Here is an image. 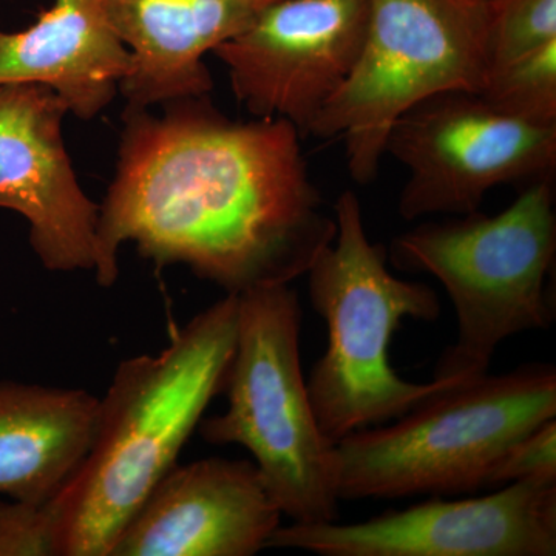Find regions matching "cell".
<instances>
[{"instance_id":"obj_1","label":"cell","mask_w":556,"mask_h":556,"mask_svg":"<svg viewBox=\"0 0 556 556\" xmlns=\"http://www.w3.org/2000/svg\"><path fill=\"white\" fill-rule=\"evenodd\" d=\"M164 105L160 116L124 110L98 214V285L118 280L124 243L160 268L188 266L226 294L308 273L334 240L336 219L311 181L299 130L277 118L237 123L207 97Z\"/></svg>"},{"instance_id":"obj_2","label":"cell","mask_w":556,"mask_h":556,"mask_svg":"<svg viewBox=\"0 0 556 556\" xmlns=\"http://www.w3.org/2000/svg\"><path fill=\"white\" fill-rule=\"evenodd\" d=\"M239 295L212 303L155 356L121 362L100 399L89 453L50 501L58 556H109L123 527L222 393L237 338Z\"/></svg>"},{"instance_id":"obj_3","label":"cell","mask_w":556,"mask_h":556,"mask_svg":"<svg viewBox=\"0 0 556 556\" xmlns=\"http://www.w3.org/2000/svg\"><path fill=\"white\" fill-rule=\"evenodd\" d=\"M334 219V240L306 273L311 305L328 331L327 350L311 368L306 386L321 433L338 444L353 431L397 419L460 380L416 383L394 371V332L404 318L438 320V294L426 283L390 273L388 251L369 240L353 190L336 201Z\"/></svg>"},{"instance_id":"obj_4","label":"cell","mask_w":556,"mask_h":556,"mask_svg":"<svg viewBox=\"0 0 556 556\" xmlns=\"http://www.w3.org/2000/svg\"><path fill=\"white\" fill-rule=\"evenodd\" d=\"M556 417V369L522 365L430 394L388 427L336 444L340 501L450 496L490 489L507 450Z\"/></svg>"},{"instance_id":"obj_5","label":"cell","mask_w":556,"mask_h":556,"mask_svg":"<svg viewBox=\"0 0 556 556\" xmlns=\"http://www.w3.org/2000/svg\"><path fill=\"white\" fill-rule=\"evenodd\" d=\"M555 252L552 178L527 185L500 214L477 211L424 223L393 240V265L437 277L455 306L457 339L442 354L434 378L485 375L504 340L551 327L546 278Z\"/></svg>"},{"instance_id":"obj_6","label":"cell","mask_w":556,"mask_h":556,"mask_svg":"<svg viewBox=\"0 0 556 556\" xmlns=\"http://www.w3.org/2000/svg\"><path fill=\"white\" fill-rule=\"evenodd\" d=\"M302 308L289 285L239 294L237 338L223 390L228 408L200 422L204 441L251 453L281 515L336 521V444L321 433L300 362Z\"/></svg>"},{"instance_id":"obj_7","label":"cell","mask_w":556,"mask_h":556,"mask_svg":"<svg viewBox=\"0 0 556 556\" xmlns=\"http://www.w3.org/2000/svg\"><path fill=\"white\" fill-rule=\"evenodd\" d=\"M490 13L489 0H368L356 65L309 135L342 138L351 177L371 182L399 116L445 91L482 93Z\"/></svg>"},{"instance_id":"obj_8","label":"cell","mask_w":556,"mask_h":556,"mask_svg":"<svg viewBox=\"0 0 556 556\" xmlns=\"http://www.w3.org/2000/svg\"><path fill=\"white\" fill-rule=\"evenodd\" d=\"M386 155L408 170L399 197L402 218L467 215L496 186L552 178L556 123L507 115L481 94L445 91L399 116Z\"/></svg>"},{"instance_id":"obj_9","label":"cell","mask_w":556,"mask_h":556,"mask_svg":"<svg viewBox=\"0 0 556 556\" xmlns=\"http://www.w3.org/2000/svg\"><path fill=\"white\" fill-rule=\"evenodd\" d=\"M266 548L320 556H555L556 482H511L490 495L387 510L351 525L280 526Z\"/></svg>"},{"instance_id":"obj_10","label":"cell","mask_w":556,"mask_h":556,"mask_svg":"<svg viewBox=\"0 0 556 556\" xmlns=\"http://www.w3.org/2000/svg\"><path fill=\"white\" fill-rule=\"evenodd\" d=\"M367 21L368 0H277L212 53L248 112L288 121L308 137L353 72Z\"/></svg>"},{"instance_id":"obj_11","label":"cell","mask_w":556,"mask_h":556,"mask_svg":"<svg viewBox=\"0 0 556 556\" xmlns=\"http://www.w3.org/2000/svg\"><path fill=\"white\" fill-rule=\"evenodd\" d=\"M65 102L39 84L0 86V208L28 223L43 268L94 270L100 204L79 185L65 148Z\"/></svg>"},{"instance_id":"obj_12","label":"cell","mask_w":556,"mask_h":556,"mask_svg":"<svg viewBox=\"0 0 556 556\" xmlns=\"http://www.w3.org/2000/svg\"><path fill=\"white\" fill-rule=\"evenodd\" d=\"M281 517L252 460L208 457L172 468L109 556H254Z\"/></svg>"},{"instance_id":"obj_13","label":"cell","mask_w":556,"mask_h":556,"mask_svg":"<svg viewBox=\"0 0 556 556\" xmlns=\"http://www.w3.org/2000/svg\"><path fill=\"white\" fill-rule=\"evenodd\" d=\"M277 0H100L130 53L119 91L127 109L207 97L214 83L203 58L251 27Z\"/></svg>"},{"instance_id":"obj_14","label":"cell","mask_w":556,"mask_h":556,"mask_svg":"<svg viewBox=\"0 0 556 556\" xmlns=\"http://www.w3.org/2000/svg\"><path fill=\"white\" fill-rule=\"evenodd\" d=\"M129 72V50L100 0H54L25 30L0 28V86L49 87L80 119L108 109Z\"/></svg>"},{"instance_id":"obj_15","label":"cell","mask_w":556,"mask_h":556,"mask_svg":"<svg viewBox=\"0 0 556 556\" xmlns=\"http://www.w3.org/2000/svg\"><path fill=\"white\" fill-rule=\"evenodd\" d=\"M98 408L80 388L0 382V496L50 503L89 453Z\"/></svg>"},{"instance_id":"obj_16","label":"cell","mask_w":556,"mask_h":556,"mask_svg":"<svg viewBox=\"0 0 556 556\" xmlns=\"http://www.w3.org/2000/svg\"><path fill=\"white\" fill-rule=\"evenodd\" d=\"M481 97L507 115L556 123V40L492 70Z\"/></svg>"},{"instance_id":"obj_17","label":"cell","mask_w":556,"mask_h":556,"mask_svg":"<svg viewBox=\"0 0 556 556\" xmlns=\"http://www.w3.org/2000/svg\"><path fill=\"white\" fill-rule=\"evenodd\" d=\"M490 72L556 40V0H489Z\"/></svg>"},{"instance_id":"obj_18","label":"cell","mask_w":556,"mask_h":556,"mask_svg":"<svg viewBox=\"0 0 556 556\" xmlns=\"http://www.w3.org/2000/svg\"><path fill=\"white\" fill-rule=\"evenodd\" d=\"M0 556H58L50 503L0 500Z\"/></svg>"},{"instance_id":"obj_19","label":"cell","mask_w":556,"mask_h":556,"mask_svg":"<svg viewBox=\"0 0 556 556\" xmlns=\"http://www.w3.org/2000/svg\"><path fill=\"white\" fill-rule=\"evenodd\" d=\"M556 482V417L518 439L500 460L490 489L511 482Z\"/></svg>"}]
</instances>
